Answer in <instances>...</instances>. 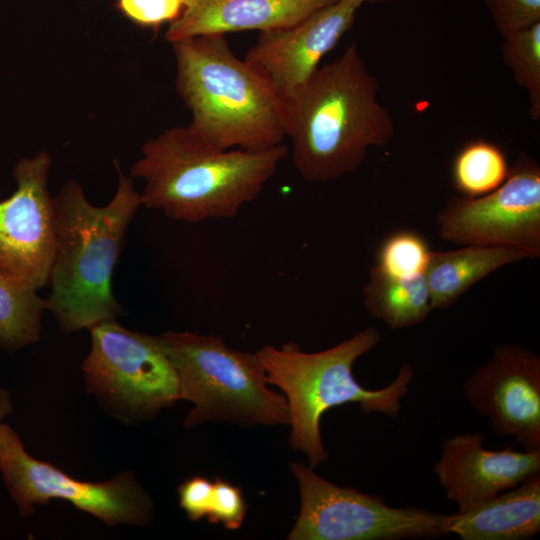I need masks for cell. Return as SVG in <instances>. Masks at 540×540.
Segmentation results:
<instances>
[{
    "label": "cell",
    "mask_w": 540,
    "mask_h": 540,
    "mask_svg": "<svg viewBox=\"0 0 540 540\" xmlns=\"http://www.w3.org/2000/svg\"><path fill=\"white\" fill-rule=\"evenodd\" d=\"M0 472L22 516L32 514L34 505L62 499L108 525H146L152 518V501L131 472H121L104 482L75 479L32 457L15 430L3 423Z\"/></svg>",
    "instance_id": "obj_9"
},
{
    "label": "cell",
    "mask_w": 540,
    "mask_h": 540,
    "mask_svg": "<svg viewBox=\"0 0 540 540\" xmlns=\"http://www.w3.org/2000/svg\"><path fill=\"white\" fill-rule=\"evenodd\" d=\"M121 10L144 26L171 23L182 12L184 0H119Z\"/></svg>",
    "instance_id": "obj_25"
},
{
    "label": "cell",
    "mask_w": 540,
    "mask_h": 540,
    "mask_svg": "<svg viewBox=\"0 0 540 540\" xmlns=\"http://www.w3.org/2000/svg\"><path fill=\"white\" fill-rule=\"evenodd\" d=\"M378 90L377 78L353 42L281 98L285 137L302 178L322 183L353 173L370 147L392 141L394 120L379 102Z\"/></svg>",
    "instance_id": "obj_1"
},
{
    "label": "cell",
    "mask_w": 540,
    "mask_h": 540,
    "mask_svg": "<svg viewBox=\"0 0 540 540\" xmlns=\"http://www.w3.org/2000/svg\"><path fill=\"white\" fill-rule=\"evenodd\" d=\"M82 369L89 392L124 418H146L180 399L176 371L159 336L130 331L116 319L89 328Z\"/></svg>",
    "instance_id": "obj_7"
},
{
    "label": "cell",
    "mask_w": 540,
    "mask_h": 540,
    "mask_svg": "<svg viewBox=\"0 0 540 540\" xmlns=\"http://www.w3.org/2000/svg\"><path fill=\"white\" fill-rule=\"evenodd\" d=\"M383 1L338 0L296 25L260 32L245 59L259 66L279 96L285 97L301 86L336 47L364 4Z\"/></svg>",
    "instance_id": "obj_13"
},
{
    "label": "cell",
    "mask_w": 540,
    "mask_h": 540,
    "mask_svg": "<svg viewBox=\"0 0 540 540\" xmlns=\"http://www.w3.org/2000/svg\"><path fill=\"white\" fill-rule=\"evenodd\" d=\"M47 299L0 273V347L14 351L36 343Z\"/></svg>",
    "instance_id": "obj_19"
},
{
    "label": "cell",
    "mask_w": 540,
    "mask_h": 540,
    "mask_svg": "<svg viewBox=\"0 0 540 540\" xmlns=\"http://www.w3.org/2000/svg\"><path fill=\"white\" fill-rule=\"evenodd\" d=\"M444 528L462 540H527L540 531V473L464 511L445 515Z\"/></svg>",
    "instance_id": "obj_16"
},
{
    "label": "cell",
    "mask_w": 540,
    "mask_h": 540,
    "mask_svg": "<svg viewBox=\"0 0 540 540\" xmlns=\"http://www.w3.org/2000/svg\"><path fill=\"white\" fill-rule=\"evenodd\" d=\"M338 0H184L165 33L169 42L208 34L287 28Z\"/></svg>",
    "instance_id": "obj_15"
},
{
    "label": "cell",
    "mask_w": 540,
    "mask_h": 540,
    "mask_svg": "<svg viewBox=\"0 0 540 540\" xmlns=\"http://www.w3.org/2000/svg\"><path fill=\"white\" fill-rule=\"evenodd\" d=\"M441 239L461 246H502L540 257V167L521 153L494 191L450 198L436 217Z\"/></svg>",
    "instance_id": "obj_10"
},
{
    "label": "cell",
    "mask_w": 540,
    "mask_h": 540,
    "mask_svg": "<svg viewBox=\"0 0 540 540\" xmlns=\"http://www.w3.org/2000/svg\"><path fill=\"white\" fill-rule=\"evenodd\" d=\"M119 181L104 206L91 204L81 184L68 180L55 197V248L49 275V310L67 333L122 313L112 274L130 223L143 206L131 176L115 162Z\"/></svg>",
    "instance_id": "obj_2"
},
{
    "label": "cell",
    "mask_w": 540,
    "mask_h": 540,
    "mask_svg": "<svg viewBox=\"0 0 540 540\" xmlns=\"http://www.w3.org/2000/svg\"><path fill=\"white\" fill-rule=\"evenodd\" d=\"M363 304L372 317L392 330L420 324L433 310L425 275L393 278L375 266L363 287Z\"/></svg>",
    "instance_id": "obj_18"
},
{
    "label": "cell",
    "mask_w": 540,
    "mask_h": 540,
    "mask_svg": "<svg viewBox=\"0 0 540 540\" xmlns=\"http://www.w3.org/2000/svg\"><path fill=\"white\" fill-rule=\"evenodd\" d=\"M528 255L502 246H463L451 251H432L425 272L432 309L455 303L469 288L497 269Z\"/></svg>",
    "instance_id": "obj_17"
},
{
    "label": "cell",
    "mask_w": 540,
    "mask_h": 540,
    "mask_svg": "<svg viewBox=\"0 0 540 540\" xmlns=\"http://www.w3.org/2000/svg\"><path fill=\"white\" fill-rule=\"evenodd\" d=\"M481 433H463L444 439L434 467L446 498L467 510L516 487L540 473V450L518 451L512 446L491 450Z\"/></svg>",
    "instance_id": "obj_14"
},
{
    "label": "cell",
    "mask_w": 540,
    "mask_h": 540,
    "mask_svg": "<svg viewBox=\"0 0 540 540\" xmlns=\"http://www.w3.org/2000/svg\"><path fill=\"white\" fill-rule=\"evenodd\" d=\"M501 37L540 21V0H485Z\"/></svg>",
    "instance_id": "obj_24"
},
{
    "label": "cell",
    "mask_w": 540,
    "mask_h": 540,
    "mask_svg": "<svg viewBox=\"0 0 540 540\" xmlns=\"http://www.w3.org/2000/svg\"><path fill=\"white\" fill-rule=\"evenodd\" d=\"M50 168L45 151L19 160L17 189L0 202V273L35 290L48 285L55 248Z\"/></svg>",
    "instance_id": "obj_11"
},
{
    "label": "cell",
    "mask_w": 540,
    "mask_h": 540,
    "mask_svg": "<svg viewBox=\"0 0 540 540\" xmlns=\"http://www.w3.org/2000/svg\"><path fill=\"white\" fill-rule=\"evenodd\" d=\"M432 251L417 231L398 229L380 244L375 267L393 278L410 279L425 275Z\"/></svg>",
    "instance_id": "obj_22"
},
{
    "label": "cell",
    "mask_w": 540,
    "mask_h": 540,
    "mask_svg": "<svg viewBox=\"0 0 540 540\" xmlns=\"http://www.w3.org/2000/svg\"><path fill=\"white\" fill-rule=\"evenodd\" d=\"M212 487L213 482L201 476L188 478L180 484L178 487L179 504L190 520L198 521L207 517Z\"/></svg>",
    "instance_id": "obj_26"
},
{
    "label": "cell",
    "mask_w": 540,
    "mask_h": 540,
    "mask_svg": "<svg viewBox=\"0 0 540 540\" xmlns=\"http://www.w3.org/2000/svg\"><path fill=\"white\" fill-rule=\"evenodd\" d=\"M246 511L245 499L237 486L222 479L213 482L207 515L211 523L220 522L229 530H237L244 521Z\"/></svg>",
    "instance_id": "obj_23"
},
{
    "label": "cell",
    "mask_w": 540,
    "mask_h": 540,
    "mask_svg": "<svg viewBox=\"0 0 540 540\" xmlns=\"http://www.w3.org/2000/svg\"><path fill=\"white\" fill-rule=\"evenodd\" d=\"M470 405L495 434L513 436L524 450H540V357L517 344L495 346L490 359L463 383Z\"/></svg>",
    "instance_id": "obj_12"
},
{
    "label": "cell",
    "mask_w": 540,
    "mask_h": 540,
    "mask_svg": "<svg viewBox=\"0 0 540 540\" xmlns=\"http://www.w3.org/2000/svg\"><path fill=\"white\" fill-rule=\"evenodd\" d=\"M380 340L379 330L370 327L323 351L306 352L296 342L280 347L265 345L256 351L268 384L277 386L286 398L291 447L307 456L310 468L328 459L320 429L322 415L327 410L356 403L366 414L399 415L401 400L415 375L411 364H402L395 379L376 390L364 388L353 374L355 361Z\"/></svg>",
    "instance_id": "obj_5"
},
{
    "label": "cell",
    "mask_w": 540,
    "mask_h": 540,
    "mask_svg": "<svg viewBox=\"0 0 540 540\" xmlns=\"http://www.w3.org/2000/svg\"><path fill=\"white\" fill-rule=\"evenodd\" d=\"M300 510L289 540H400L446 536L445 515L392 507L377 495L340 487L302 463H291Z\"/></svg>",
    "instance_id": "obj_8"
},
{
    "label": "cell",
    "mask_w": 540,
    "mask_h": 540,
    "mask_svg": "<svg viewBox=\"0 0 540 540\" xmlns=\"http://www.w3.org/2000/svg\"><path fill=\"white\" fill-rule=\"evenodd\" d=\"M510 166L497 144L475 139L467 142L452 163L455 189L463 196L478 197L497 189L507 178Z\"/></svg>",
    "instance_id": "obj_20"
},
{
    "label": "cell",
    "mask_w": 540,
    "mask_h": 540,
    "mask_svg": "<svg viewBox=\"0 0 540 540\" xmlns=\"http://www.w3.org/2000/svg\"><path fill=\"white\" fill-rule=\"evenodd\" d=\"M13 412V402L8 390L0 387V424L2 420Z\"/></svg>",
    "instance_id": "obj_27"
},
{
    "label": "cell",
    "mask_w": 540,
    "mask_h": 540,
    "mask_svg": "<svg viewBox=\"0 0 540 540\" xmlns=\"http://www.w3.org/2000/svg\"><path fill=\"white\" fill-rule=\"evenodd\" d=\"M160 337L177 374L180 399L193 404L186 427L206 421L289 425L286 398L268 387L256 352L233 349L216 335L166 332Z\"/></svg>",
    "instance_id": "obj_6"
},
{
    "label": "cell",
    "mask_w": 540,
    "mask_h": 540,
    "mask_svg": "<svg viewBox=\"0 0 540 540\" xmlns=\"http://www.w3.org/2000/svg\"><path fill=\"white\" fill-rule=\"evenodd\" d=\"M288 155L282 143L263 149H213L186 127L164 130L142 146L131 167L142 204L175 221L232 218L253 201Z\"/></svg>",
    "instance_id": "obj_3"
},
{
    "label": "cell",
    "mask_w": 540,
    "mask_h": 540,
    "mask_svg": "<svg viewBox=\"0 0 540 540\" xmlns=\"http://www.w3.org/2000/svg\"><path fill=\"white\" fill-rule=\"evenodd\" d=\"M175 86L191 111L186 127L217 150L263 149L283 143L281 97L267 74L236 57L225 34L171 43Z\"/></svg>",
    "instance_id": "obj_4"
},
{
    "label": "cell",
    "mask_w": 540,
    "mask_h": 540,
    "mask_svg": "<svg viewBox=\"0 0 540 540\" xmlns=\"http://www.w3.org/2000/svg\"><path fill=\"white\" fill-rule=\"evenodd\" d=\"M501 57L528 97L529 116L540 118V21L502 36Z\"/></svg>",
    "instance_id": "obj_21"
}]
</instances>
